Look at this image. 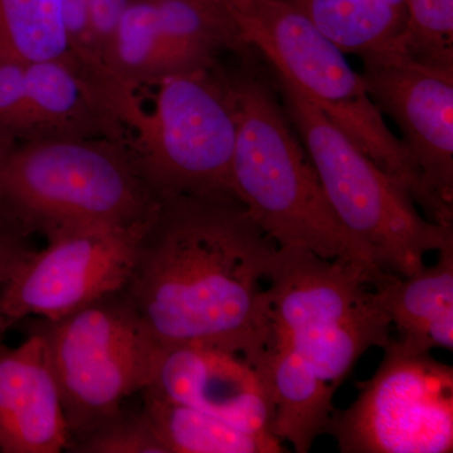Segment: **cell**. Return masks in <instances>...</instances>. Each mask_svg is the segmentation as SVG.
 Instances as JSON below:
<instances>
[{"label": "cell", "mask_w": 453, "mask_h": 453, "mask_svg": "<svg viewBox=\"0 0 453 453\" xmlns=\"http://www.w3.org/2000/svg\"><path fill=\"white\" fill-rule=\"evenodd\" d=\"M276 250L234 193L159 199L124 291L160 345H214L256 366L273 342Z\"/></svg>", "instance_id": "cell-1"}, {"label": "cell", "mask_w": 453, "mask_h": 453, "mask_svg": "<svg viewBox=\"0 0 453 453\" xmlns=\"http://www.w3.org/2000/svg\"><path fill=\"white\" fill-rule=\"evenodd\" d=\"M235 56L237 67L226 71L237 111L232 193L280 249L354 259L378 276H388L334 213L283 110L270 65H262L264 57L252 47Z\"/></svg>", "instance_id": "cell-2"}, {"label": "cell", "mask_w": 453, "mask_h": 453, "mask_svg": "<svg viewBox=\"0 0 453 453\" xmlns=\"http://www.w3.org/2000/svg\"><path fill=\"white\" fill-rule=\"evenodd\" d=\"M226 11L246 46L288 77L334 127L412 196L429 220L453 226V211L429 192L412 155L342 50L286 0H243Z\"/></svg>", "instance_id": "cell-3"}, {"label": "cell", "mask_w": 453, "mask_h": 453, "mask_svg": "<svg viewBox=\"0 0 453 453\" xmlns=\"http://www.w3.org/2000/svg\"><path fill=\"white\" fill-rule=\"evenodd\" d=\"M157 202L125 142L35 139L0 154V211L29 235L134 225Z\"/></svg>", "instance_id": "cell-4"}, {"label": "cell", "mask_w": 453, "mask_h": 453, "mask_svg": "<svg viewBox=\"0 0 453 453\" xmlns=\"http://www.w3.org/2000/svg\"><path fill=\"white\" fill-rule=\"evenodd\" d=\"M283 110L340 223L375 266L399 277L426 266L428 253L453 244V226L429 220L412 196L359 150L285 74L271 67Z\"/></svg>", "instance_id": "cell-5"}, {"label": "cell", "mask_w": 453, "mask_h": 453, "mask_svg": "<svg viewBox=\"0 0 453 453\" xmlns=\"http://www.w3.org/2000/svg\"><path fill=\"white\" fill-rule=\"evenodd\" d=\"M392 276H378L354 259L277 247L267 273L273 338L339 388L369 349H383L392 339L372 288Z\"/></svg>", "instance_id": "cell-6"}, {"label": "cell", "mask_w": 453, "mask_h": 453, "mask_svg": "<svg viewBox=\"0 0 453 453\" xmlns=\"http://www.w3.org/2000/svg\"><path fill=\"white\" fill-rule=\"evenodd\" d=\"M155 106L134 111L129 146L157 199L231 192L237 111L228 73L219 64L157 83Z\"/></svg>", "instance_id": "cell-7"}, {"label": "cell", "mask_w": 453, "mask_h": 453, "mask_svg": "<svg viewBox=\"0 0 453 453\" xmlns=\"http://www.w3.org/2000/svg\"><path fill=\"white\" fill-rule=\"evenodd\" d=\"M37 327L61 393L70 445L150 386L160 344L124 290Z\"/></svg>", "instance_id": "cell-8"}, {"label": "cell", "mask_w": 453, "mask_h": 453, "mask_svg": "<svg viewBox=\"0 0 453 453\" xmlns=\"http://www.w3.org/2000/svg\"><path fill=\"white\" fill-rule=\"evenodd\" d=\"M371 380L327 434L342 453H451L453 369L390 339Z\"/></svg>", "instance_id": "cell-9"}, {"label": "cell", "mask_w": 453, "mask_h": 453, "mask_svg": "<svg viewBox=\"0 0 453 453\" xmlns=\"http://www.w3.org/2000/svg\"><path fill=\"white\" fill-rule=\"evenodd\" d=\"M149 219L49 238L0 288V314L11 325L29 316L57 321L125 290Z\"/></svg>", "instance_id": "cell-10"}, {"label": "cell", "mask_w": 453, "mask_h": 453, "mask_svg": "<svg viewBox=\"0 0 453 453\" xmlns=\"http://www.w3.org/2000/svg\"><path fill=\"white\" fill-rule=\"evenodd\" d=\"M360 59L375 105L395 122L429 192L453 211V67L423 64L398 46Z\"/></svg>", "instance_id": "cell-11"}, {"label": "cell", "mask_w": 453, "mask_h": 453, "mask_svg": "<svg viewBox=\"0 0 453 453\" xmlns=\"http://www.w3.org/2000/svg\"><path fill=\"white\" fill-rule=\"evenodd\" d=\"M146 389L234 427L273 436V396L264 372L228 349L202 342L160 345Z\"/></svg>", "instance_id": "cell-12"}, {"label": "cell", "mask_w": 453, "mask_h": 453, "mask_svg": "<svg viewBox=\"0 0 453 453\" xmlns=\"http://www.w3.org/2000/svg\"><path fill=\"white\" fill-rule=\"evenodd\" d=\"M61 393L38 327L0 348V452L58 453L70 446Z\"/></svg>", "instance_id": "cell-13"}, {"label": "cell", "mask_w": 453, "mask_h": 453, "mask_svg": "<svg viewBox=\"0 0 453 453\" xmlns=\"http://www.w3.org/2000/svg\"><path fill=\"white\" fill-rule=\"evenodd\" d=\"M31 139L125 142L119 110L120 88L112 80L67 59L27 65Z\"/></svg>", "instance_id": "cell-14"}, {"label": "cell", "mask_w": 453, "mask_h": 453, "mask_svg": "<svg viewBox=\"0 0 453 453\" xmlns=\"http://www.w3.org/2000/svg\"><path fill=\"white\" fill-rule=\"evenodd\" d=\"M273 396L271 432L283 445L308 453L332 422L335 387L327 383L286 342L273 338L256 365Z\"/></svg>", "instance_id": "cell-15"}, {"label": "cell", "mask_w": 453, "mask_h": 453, "mask_svg": "<svg viewBox=\"0 0 453 453\" xmlns=\"http://www.w3.org/2000/svg\"><path fill=\"white\" fill-rule=\"evenodd\" d=\"M437 253L432 266L372 288L398 333L396 340L421 353L453 350V244Z\"/></svg>", "instance_id": "cell-16"}, {"label": "cell", "mask_w": 453, "mask_h": 453, "mask_svg": "<svg viewBox=\"0 0 453 453\" xmlns=\"http://www.w3.org/2000/svg\"><path fill=\"white\" fill-rule=\"evenodd\" d=\"M345 55L398 46L407 25L405 0H286Z\"/></svg>", "instance_id": "cell-17"}, {"label": "cell", "mask_w": 453, "mask_h": 453, "mask_svg": "<svg viewBox=\"0 0 453 453\" xmlns=\"http://www.w3.org/2000/svg\"><path fill=\"white\" fill-rule=\"evenodd\" d=\"M144 412L168 453H281L271 434L243 431L151 389L142 390Z\"/></svg>", "instance_id": "cell-18"}, {"label": "cell", "mask_w": 453, "mask_h": 453, "mask_svg": "<svg viewBox=\"0 0 453 453\" xmlns=\"http://www.w3.org/2000/svg\"><path fill=\"white\" fill-rule=\"evenodd\" d=\"M113 81L135 92L169 76L154 0H130L103 57Z\"/></svg>", "instance_id": "cell-19"}, {"label": "cell", "mask_w": 453, "mask_h": 453, "mask_svg": "<svg viewBox=\"0 0 453 453\" xmlns=\"http://www.w3.org/2000/svg\"><path fill=\"white\" fill-rule=\"evenodd\" d=\"M0 56L25 65L70 58L62 0H0Z\"/></svg>", "instance_id": "cell-20"}, {"label": "cell", "mask_w": 453, "mask_h": 453, "mask_svg": "<svg viewBox=\"0 0 453 453\" xmlns=\"http://www.w3.org/2000/svg\"><path fill=\"white\" fill-rule=\"evenodd\" d=\"M398 47L423 64L453 67V0H405Z\"/></svg>", "instance_id": "cell-21"}, {"label": "cell", "mask_w": 453, "mask_h": 453, "mask_svg": "<svg viewBox=\"0 0 453 453\" xmlns=\"http://www.w3.org/2000/svg\"><path fill=\"white\" fill-rule=\"evenodd\" d=\"M67 451L80 453H168L144 411H121L85 436L71 442Z\"/></svg>", "instance_id": "cell-22"}, {"label": "cell", "mask_w": 453, "mask_h": 453, "mask_svg": "<svg viewBox=\"0 0 453 453\" xmlns=\"http://www.w3.org/2000/svg\"><path fill=\"white\" fill-rule=\"evenodd\" d=\"M31 139L27 65L0 56V146Z\"/></svg>", "instance_id": "cell-23"}, {"label": "cell", "mask_w": 453, "mask_h": 453, "mask_svg": "<svg viewBox=\"0 0 453 453\" xmlns=\"http://www.w3.org/2000/svg\"><path fill=\"white\" fill-rule=\"evenodd\" d=\"M25 229L0 211V288L32 252Z\"/></svg>", "instance_id": "cell-24"}, {"label": "cell", "mask_w": 453, "mask_h": 453, "mask_svg": "<svg viewBox=\"0 0 453 453\" xmlns=\"http://www.w3.org/2000/svg\"><path fill=\"white\" fill-rule=\"evenodd\" d=\"M88 3L92 42L98 58L103 62L104 53L130 0H88Z\"/></svg>", "instance_id": "cell-25"}, {"label": "cell", "mask_w": 453, "mask_h": 453, "mask_svg": "<svg viewBox=\"0 0 453 453\" xmlns=\"http://www.w3.org/2000/svg\"><path fill=\"white\" fill-rule=\"evenodd\" d=\"M11 326L12 325L8 323L7 319L0 314V348L3 347V336H4L5 332H7Z\"/></svg>", "instance_id": "cell-26"}, {"label": "cell", "mask_w": 453, "mask_h": 453, "mask_svg": "<svg viewBox=\"0 0 453 453\" xmlns=\"http://www.w3.org/2000/svg\"><path fill=\"white\" fill-rule=\"evenodd\" d=\"M198 2L205 3V4L210 5H216V7L225 8L223 7L222 2H220V0H198Z\"/></svg>", "instance_id": "cell-27"}, {"label": "cell", "mask_w": 453, "mask_h": 453, "mask_svg": "<svg viewBox=\"0 0 453 453\" xmlns=\"http://www.w3.org/2000/svg\"><path fill=\"white\" fill-rule=\"evenodd\" d=\"M222 2L223 7L226 9L231 7V5L238 4V3L243 2V0H220Z\"/></svg>", "instance_id": "cell-28"}]
</instances>
